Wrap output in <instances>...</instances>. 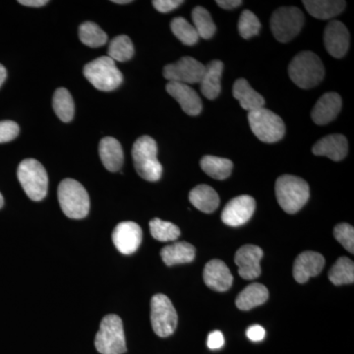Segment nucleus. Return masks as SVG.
<instances>
[{
	"instance_id": "45",
	"label": "nucleus",
	"mask_w": 354,
	"mask_h": 354,
	"mask_svg": "<svg viewBox=\"0 0 354 354\" xmlns=\"http://www.w3.org/2000/svg\"><path fill=\"white\" fill-rule=\"evenodd\" d=\"M113 2L118 4H128L131 3L132 1H130V0H113Z\"/></svg>"
},
{
	"instance_id": "20",
	"label": "nucleus",
	"mask_w": 354,
	"mask_h": 354,
	"mask_svg": "<svg viewBox=\"0 0 354 354\" xmlns=\"http://www.w3.org/2000/svg\"><path fill=\"white\" fill-rule=\"evenodd\" d=\"M348 152V140L344 135L332 134L324 137L312 148L315 156L327 157L335 162H339L346 157Z\"/></svg>"
},
{
	"instance_id": "31",
	"label": "nucleus",
	"mask_w": 354,
	"mask_h": 354,
	"mask_svg": "<svg viewBox=\"0 0 354 354\" xmlns=\"http://www.w3.org/2000/svg\"><path fill=\"white\" fill-rule=\"evenodd\" d=\"M330 283L335 286L349 285L354 283V264L348 257L337 259L329 272Z\"/></svg>"
},
{
	"instance_id": "19",
	"label": "nucleus",
	"mask_w": 354,
	"mask_h": 354,
	"mask_svg": "<svg viewBox=\"0 0 354 354\" xmlns=\"http://www.w3.org/2000/svg\"><path fill=\"white\" fill-rule=\"evenodd\" d=\"M342 106L341 95L334 92L326 93L317 101L312 109V120L317 125L328 124L337 118Z\"/></svg>"
},
{
	"instance_id": "26",
	"label": "nucleus",
	"mask_w": 354,
	"mask_h": 354,
	"mask_svg": "<svg viewBox=\"0 0 354 354\" xmlns=\"http://www.w3.org/2000/svg\"><path fill=\"white\" fill-rule=\"evenodd\" d=\"M304 4L310 15L317 19L328 20L339 15L346 6V1L337 0H304Z\"/></svg>"
},
{
	"instance_id": "1",
	"label": "nucleus",
	"mask_w": 354,
	"mask_h": 354,
	"mask_svg": "<svg viewBox=\"0 0 354 354\" xmlns=\"http://www.w3.org/2000/svg\"><path fill=\"white\" fill-rule=\"evenodd\" d=\"M291 81L301 88L316 87L322 82L325 67L320 57L312 51H302L291 60L288 66Z\"/></svg>"
},
{
	"instance_id": "38",
	"label": "nucleus",
	"mask_w": 354,
	"mask_h": 354,
	"mask_svg": "<svg viewBox=\"0 0 354 354\" xmlns=\"http://www.w3.org/2000/svg\"><path fill=\"white\" fill-rule=\"evenodd\" d=\"M19 125L14 121H0V144L12 141L19 135Z\"/></svg>"
},
{
	"instance_id": "40",
	"label": "nucleus",
	"mask_w": 354,
	"mask_h": 354,
	"mask_svg": "<svg viewBox=\"0 0 354 354\" xmlns=\"http://www.w3.org/2000/svg\"><path fill=\"white\" fill-rule=\"evenodd\" d=\"M207 344H208V348L212 349V351L223 348V344H225V337H223V333L220 332V330L212 332L209 335Z\"/></svg>"
},
{
	"instance_id": "22",
	"label": "nucleus",
	"mask_w": 354,
	"mask_h": 354,
	"mask_svg": "<svg viewBox=\"0 0 354 354\" xmlns=\"http://www.w3.org/2000/svg\"><path fill=\"white\" fill-rule=\"evenodd\" d=\"M223 64L221 60H213L205 66L204 74L200 80L202 94L209 100H215L221 94V79Z\"/></svg>"
},
{
	"instance_id": "35",
	"label": "nucleus",
	"mask_w": 354,
	"mask_h": 354,
	"mask_svg": "<svg viewBox=\"0 0 354 354\" xmlns=\"http://www.w3.org/2000/svg\"><path fill=\"white\" fill-rule=\"evenodd\" d=\"M171 28L174 36L185 46H194L197 44L199 36L194 26L191 25L187 20L183 17L174 18L171 21Z\"/></svg>"
},
{
	"instance_id": "11",
	"label": "nucleus",
	"mask_w": 354,
	"mask_h": 354,
	"mask_svg": "<svg viewBox=\"0 0 354 354\" xmlns=\"http://www.w3.org/2000/svg\"><path fill=\"white\" fill-rule=\"evenodd\" d=\"M205 71V65L195 58H180L176 64H167L164 68V77L169 82L181 84L200 83Z\"/></svg>"
},
{
	"instance_id": "43",
	"label": "nucleus",
	"mask_w": 354,
	"mask_h": 354,
	"mask_svg": "<svg viewBox=\"0 0 354 354\" xmlns=\"http://www.w3.org/2000/svg\"><path fill=\"white\" fill-rule=\"evenodd\" d=\"M18 2L28 7H41L48 3V0H19Z\"/></svg>"
},
{
	"instance_id": "42",
	"label": "nucleus",
	"mask_w": 354,
	"mask_h": 354,
	"mask_svg": "<svg viewBox=\"0 0 354 354\" xmlns=\"http://www.w3.org/2000/svg\"><path fill=\"white\" fill-rule=\"evenodd\" d=\"M216 4L221 8L232 10V9L237 8L242 4L241 0H218Z\"/></svg>"
},
{
	"instance_id": "9",
	"label": "nucleus",
	"mask_w": 354,
	"mask_h": 354,
	"mask_svg": "<svg viewBox=\"0 0 354 354\" xmlns=\"http://www.w3.org/2000/svg\"><path fill=\"white\" fill-rule=\"evenodd\" d=\"M304 24V12L297 7H281L272 13L270 26L274 38L288 43L301 31Z\"/></svg>"
},
{
	"instance_id": "36",
	"label": "nucleus",
	"mask_w": 354,
	"mask_h": 354,
	"mask_svg": "<svg viewBox=\"0 0 354 354\" xmlns=\"http://www.w3.org/2000/svg\"><path fill=\"white\" fill-rule=\"evenodd\" d=\"M261 30V23L257 16L250 10H244L239 21V32L243 39L257 36Z\"/></svg>"
},
{
	"instance_id": "29",
	"label": "nucleus",
	"mask_w": 354,
	"mask_h": 354,
	"mask_svg": "<svg viewBox=\"0 0 354 354\" xmlns=\"http://www.w3.org/2000/svg\"><path fill=\"white\" fill-rule=\"evenodd\" d=\"M53 108L58 118L64 122H70L74 118L75 106L73 97L65 88H59L55 91L53 99Z\"/></svg>"
},
{
	"instance_id": "10",
	"label": "nucleus",
	"mask_w": 354,
	"mask_h": 354,
	"mask_svg": "<svg viewBox=\"0 0 354 354\" xmlns=\"http://www.w3.org/2000/svg\"><path fill=\"white\" fill-rule=\"evenodd\" d=\"M151 322L153 332L158 337H167L176 332L178 317L167 295H153L151 300Z\"/></svg>"
},
{
	"instance_id": "39",
	"label": "nucleus",
	"mask_w": 354,
	"mask_h": 354,
	"mask_svg": "<svg viewBox=\"0 0 354 354\" xmlns=\"http://www.w3.org/2000/svg\"><path fill=\"white\" fill-rule=\"evenodd\" d=\"M183 3L181 0H153V6L158 12L167 13L174 10Z\"/></svg>"
},
{
	"instance_id": "41",
	"label": "nucleus",
	"mask_w": 354,
	"mask_h": 354,
	"mask_svg": "<svg viewBox=\"0 0 354 354\" xmlns=\"http://www.w3.org/2000/svg\"><path fill=\"white\" fill-rule=\"evenodd\" d=\"M247 337L252 342H261L265 339L266 330L259 325L251 326L246 332Z\"/></svg>"
},
{
	"instance_id": "24",
	"label": "nucleus",
	"mask_w": 354,
	"mask_h": 354,
	"mask_svg": "<svg viewBox=\"0 0 354 354\" xmlns=\"http://www.w3.org/2000/svg\"><path fill=\"white\" fill-rule=\"evenodd\" d=\"M191 204L203 213L211 214L220 206V197L211 186L201 184L193 188L189 193Z\"/></svg>"
},
{
	"instance_id": "21",
	"label": "nucleus",
	"mask_w": 354,
	"mask_h": 354,
	"mask_svg": "<svg viewBox=\"0 0 354 354\" xmlns=\"http://www.w3.org/2000/svg\"><path fill=\"white\" fill-rule=\"evenodd\" d=\"M99 153L102 165L109 171L116 172L122 167L124 162L122 147L113 137H104L101 140Z\"/></svg>"
},
{
	"instance_id": "33",
	"label": "nucleus",
	"mask_w": 354,
	"mask_h": 354,
	"mask_svg": "<svg viewBox=\"0 0 354 354\" xmlns=\"http://www.w3.org/2000/svg\"><path fill=\"white\" fill-rule=\"evenodd\" d=\"M109 57L113 60L125 62L131 59L134 55V46L129 37L125 35L115 37L109 46Z\"/></svg>"
},
{
	"instance_id": "18",
	"label": "nucleus",
	"mask_w": 354,
	"mask_h": 354,
	"mask_svg": "<svg viewBox=\"0 0 354 354\" xmlns=\"http://www.w3.org/2000/svg\"><path fill=\"white\" fill-rule=\"evenodd\" d=\"M167 92L176 99L180 104L181 109L186 114L190 116H196L201 113L202 101L199 95L186 84L169 82Z\"/></svg>"
},
{
	"instance_id": "28",
	"label": "nucleus",
	"mask_w": 354,
	"mask_h": 354,
	"mask_svg": "<svg viewBox=\"0 0 354 354\" xmlns=\"http://www.w3.org/2000/svg\"><path fill=\"white\" fill-rule=\"evenodd\" d=\"M200 167L205 174L212 178L223 180L232 174L234 164L228 158L215 157V156H205L200 160Z\"/></svg>"
},
{
	"instance_id": "34",
	"label": "nucleus",
	"mask_w": 354,
	"mask_h": 354,
	"mask_svg": "<svg viewBox=\"0 0 354 354\" xmlns=\"http://www.w3.org/2000/svg\"><path fill=\"white\" fill-rule=\"evenodd\" d=\"M150 232L153 239L158 241H174L180 236V230L169 221L153 218L150 221Z\"/></svg>"
},
{
	"instance_id": "14",
	"label": "nucleus",
	"mask_w": 354,
	"mask_h": 354,
	"mask_svg": "<svg viewBox=\"0 0 354 354\" xmlns=\"http://www.w3.org/2000/svg\"><path fill=\"white\" fill-rule=\"evenodd\" d=\"M264 253L260 247L244 245L235 253L234 262L239 267V274L242 279H257L261 274L260 262Z\"/></svg>"
},
{
	"instance_id": "8",
	"label": "nucleus",
	"mask_w": 354,
	"mask_h": 354,
	"mask_svg": "<svg viewBox=\"0 0 354 354\" xmlns=\"http://www.w3.org/2000/svg\"><path fill=\"white\" fill-rule=\"evenodd\" d=\"M248 122L254 135L264 143H276L285 136L283 120L269 109L261 108L248 113Z\"/></svg>"
},
{
	"instance_id": "12",
	"label": "nucleus",
	"mask_w": 354,
	"mask_h": 354,
	"mask_svg": "<svg viewBox=\"0 0 354 354\" xmlns=\"http://www.w3.org/2000/svg\"><path fill=\"white\" fill-rule=\"evenodd\" d=\"M256 209L253 197L241 195L227 203L221 213V221L230 227H241L252 218Z\"/></svg>"
},
{
	"instance_id": "3",
	"label": "nucleus",
	"mask_w": 354,
	"mask_h": 354,
	"mask_svg": "<svg viewBox=\"0 0 354 354\" xmlns=\"http://www.w3.org/2000/svg\"><path fill=\"white\" fill-rule=\"evenodd\" d=\"M158 146L150 136H141L132 148L133 162L137 174L150 183L160 180L162 167L158 160Z\"/></svg>"
},
{
	"instance_id": "6",
	"label": "nucleus",
	"mask_w": 354,
	"mask_h": 354,
	"mask_svg": "<svg viewBox=\"0 0 354 354\" xmlns=\"http://www.w3.org/2000/svg\"><path fill=\"white\" fill-rule=\"evenodd\" d=\"M18 180L27 196L32 201H41L48 194V176L41 162L26 158L17 169Z\"/></svg>"
},
{
	"instance_id": "23",
	"label": "nucleus",
	"mask_w": 354,
	"mask_h": 354,
	"mask_svg": "<svg viewBox=\"0 0 354 354\" xmlns=\"http://www.w3.org/2000/svg\"><path fill=\"white\" fill-rule=\"evenodd\" d=\"M232 94L241 104V108L248 113L264 108V97L259 93L256 92L245 79L241 78L235 81Z\"/></svg>"
},
{
	"instance_id": "7",
	"label": "nucleus",
	"mask_w": 354,
	"mask_h": 354,
	"mask_svg": "<svg viewBox=\"0 0 354 354\" xmlns=\"http://www.w3.org/2000/svg\"><path fill=\"white\" fill-rule=\"evenodd\" d=\"M84 76L95 88L104 92L115 90L123 81L122 73L115 62L109 57H102L88 62L83 69Z\"/></svg>"
},
{
	"instance_id": "16",
	"label": "nucleus",
	"mask_w": 354,
	"mask_h": 354,
	"mask_svg": "<svg viewBox=\"0 0 354 354\" xmlns=\"http://www.w3.org/2000/svg\"><path fill=\"white\" fill-rule=\"evenodd\" d=\"M325 266L322 254L305 251L298 255L293 265V278L299 283H305L310 278L318 276Z\"/></svg>"
},
{
	"instance_id": "37",
	"label": "nucleus",
	"mask_w": 354,
	"mask_h": 354,
	"mask_svg": "<svg viewBox=\"0 0 354 354\" xmlns=\"http://www.w3.org/2000/svg\"><path fill=\"white\" fill-rule=\"evenodd\" d=\"M334 236L348 252L354 253V228L348 223H339L334 230Z\"/></svg>"
},
{
	"instance_id": "46",
	"label": "nucleus",
	"mask_w": 354,
	"mask_h": 354,
	"mask_svg": "<svg viewBox=\"0 0 354 354\" xmlns=\"http://www.w3.org/2000/svg\"><path fill=\"white\" fill-rule=\"evenodd\" d=\"M3 205H4L3 196H2L1 193H0V209H1L2 207H3Z\"/></svg>"
},
{
	"instance_id": "5",
	"label": "nucleus",
	"mask_w": 354,
	"mask_h": 354,
	"mask_svg": "<svg viewBox=\"0 0 354 354\" xmlns=\"http://www.w3.org/2000/svg\"><path fill=\"white\" fill-rule=\"evenodd\" d=\"M95 346L101 354H123L127 353L122 320L115 314L102 318L99 332L95 335Z\"/></svg>"
},
{
	"instance_id": "30",
	"label": "nucleus",
	"mask_w": 354,
	"mask_h": 354,
	"mask_svg": "<svg viewBox=\"0 0 354 354\" xmlns=\"http://www.w3.org/2000/svg\"><path fill=\"white\" fill-rule=\"evenodd\" d=\"M191 16L199 38L204 39L213 38L216 27L209 11L204 7L196 6L193 9Z\"/></svg>"
},
{
	"instance_id": "13",
	"label": "nucleus",
	"mask_w": 354,
	"mask_h": 354,
	"mask_svg": "<svg viewBox=\"0 0 354 354\" xmlns=\"http://www.w3.org/2000/svg\"><path fill=\"white\" fill-rule=\"evenodd\" d=\"M114 246L121 254L131 255L138 250L143 239V232L138 223L123 221L114 228L111 235Z\"/></svg>"
},
{
	"instance_id": "44",
	"label": "nucleus",
	"mask_w": 354,
	"mask_h": 354,
	"mask_svg": "<svg viewBox=\"0 0 354 354\" xmlns=\"http://www.w3.org/2000/svg\"><path fill=\"white\" fill-rule=\"evenodd\" d=\"M7 77V71L6 67L3 65L0 64V87H1L2 84L4 83Z\"/></svg>"
},
{
	"instance_id": "17",
	"label": "nucleus",
	"mask_w": 354,
	"mask_h": 354,
	"mask_svg": "<svg viewBox=\"0 0 354 354\" xmlns=\"http://www.w3.org/2000/svg\"><path fill=\"white\" fill-rule=\"evenodd\" d=\"M203 279L211 290L223 292L232 288L234 277L225 263L221 260H212L205 266Z\"/></svg>"
},
{
	"instance_id": "2",
	"label": "nucleus",
	"mask_w": 354,
	"mask_h": 354,
	"mask_svg": "<svg viewBox=\"0 0 354 354\" xmlns=\"http://www.w3.org/2000/svg\"><path fill=\"white\" fill-rule=\"evenodd\" d=\"M276 196L281 209L292 215L299 212L308 202V183L300 177L290 174L279 176L276 183Z\"/></svg>"
},
{
	"instance_id": "32",
	"label": "nucleus",
	"mask_w": 354,
	"mask_h": 354,
	"mask_svg": "<svg viewBox=\"0 0 354 354\" xmlns=\"http://www.w3.org/2000/svg\"><path fill=\"white\" fill-rule=\"evenodd\" d=\"M79 39L85 46L100 48L108 41V35L94 22H85L79 28Z\"/></svg>"
},
{
	"instance_id": "15",
	"label": "nucleus",
	"mask_w": 354,
	"mask_h": 354,
	"mask_svg": "<svg viewBox=\"0 0 354 354\" xmlns=\"http://www.w3.org/2000/svg\"><path fill=\"white\" fill-rule=\"evenodd\" d=\"M349 32L346 25L339 21H332L324 32V44L328 53L335 58H342L349 48Z\"/></svg>"
},
{
	"instance_id": "4",
	"label": "nucleus",
	"mask_w": 354,
	"mask_h": 354,
	"mask_svg": "<svg viewBox=\"0 0 354 354\" xmlns=\"http://www.w3.org/2000/svg\"><path fill=\"white\" fill-rule=\"evenodd\" d=\"M57 196L62 212L69 218L81 220L88 216L90 197L82 184L75 179L62 180L58 186Z\"/></svg>"
},
{
	"instance_id": "27",
	"label": "nucleus",
	"mask_w": 354,
	"mask_h": 354,
	"mask_svg": "<svg viewBox=\"0 0 354 354\" xmlns=\"http://www.w3.org/2000/svg\"><path fill=\"white\" fill-rule=\"evenodd\" d=\"M268 298H269V291L265 286L261 285V283H252V285L246 286L239 293L235 300V304L239 310L249 311L254 307L264 304Z\"/></svg>"
},
{
	"instance_id": "25",
	"label": "nucleus",
	"mask_w": 354,
	"mask_h": 354,
	"mask_svg": "<svg viewBox=\"0 0 354 354\" xmlns=\"http://www.w3.org/2000/svg\"><path fill=\"white\" fill-rule=\"evenodd\" d=\"M195 247L188 242L180 241L164 247L160 256L167 266L187 264L195 259Z\"/></svg>"
}]
</instances>
